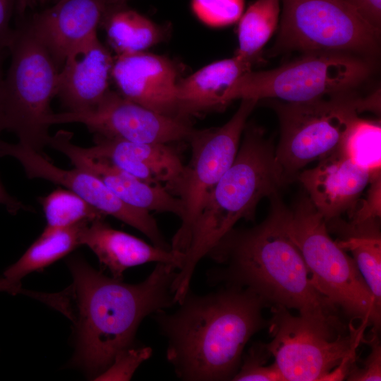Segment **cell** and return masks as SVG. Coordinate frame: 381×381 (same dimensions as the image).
<instances>
[{
    "label": "cell",
    "instance_id": "1",
    "mask_svg": "<svg viewBox=\"0 0 381 381\" xmlns=\"http://www.w3.org/2000/svg\"><path fill=\"white\" fill-rule=\"evenodd\" d=\"M73 284L49 304L75 325L76 349L73 363L96 378L112 363L116 354L132 346L143 320L176 302L171 284L177 268L159 262L137 284L109 277L74 256L68 261Z\"/></svg>",
    "mask_w": 381,
    "mask_h": 381
},
{
    "label": "cell",
    "instance_id": "2",
    "mask_svg": "<svg viewBox=\"0 0 381 381\" xmlns=\"http://www.w3.org/2000/svg\"><path fill=\"white\" fill-rule=\"evenodd\" d=\"M174 313L152 314L167 340L166 358L185 381L232 380L251 337L266 325L267 304L250 290L223 286L204 295L187 292Z\"/></svg>",
    "mask_w": 381,
    "mask_h": 381
},
{
    "label": "cell",
    "instance_id": "3",
    "mask_svg": "<svg viewBox=\"0 0 381 381\" xmlns=\"http://www.w3.org/2000/svg\"><path fill=\"white\" fill-rule=\"evenodd\" d=\"M260 224L230 231L210 251L221 267L207 272L212 285L236 286L258 295L267 305L295 309L299 314H333L338 309L314 286L305 260L286 234L278 193Z\"/></svg>",
    "mask_w": 381,
    "mask_h": 381
},
{
    "label": "cell",
    "instance_id": "4",
    "mask_svg": "<svg viewBox=\"0 0 381 381\" xmlns=\"http://www.w3.org/2000/svg\"><path fill=\"white\" fill-rule=\"evenodd\" d=\"M231 167L210 193L193 226L182 265L171 284L175 302L190 289L196 266L240 219L253 221L257 205L284 184L275 149L264 131L246 123Z\"/></svg>",
    "mask_w": 381,
    "mask_h": 381
},
{
    "label": "cell",
    "instance_id": "5",
    "mask_svg": "<svg viewBox=\"0 0 381 381\" xmlns=\"http://www.w3.org/2000/svg\"><path fill=\"white\" fill-rule=\"evenodd\" d=\"M264 344L284 381L341 380L356 358L368 324L346 325L334 314H299L272 306Z\"/></svg>",
    "mask_w": 381,
    "mask_h": 381
},
{
    "label": "cell",
    "instance_id": "6",
    "mask_svg": "<svg viewBox=\"0 0 381 381\" xmlns=\"http://www.w3.org/2000/svg\"><path fill=\"white\" fill-rule=\"evenodd\" d=\"M284 228L300 250L319 293L351 320L380 329L379 306L355 261L328 233L326 222L308 196L294 207L282 201Z\"/></svg>",
    "mask_w": 381,
    "mask_h": 381
},
{
    "label": "cell",
    "instance_id": "7",
    "mask_svg": "<svg viewBox=\"0 0 381 381\" xmlns=\"http://www.w3.org/2000/svg\"><path fill=\"white\" fill-rule=\"evenodd\" d=\"M267 100L276 112L280 138L276 160L284 184L308 164L339 150L353 120L363 111H378L377 93L366 98L356 90L304 102Z\"/></svg>",
    "mask_w": 381,
    "mask_h": 381
},
{
    "label": "cell",
    "instance_id": "8",
    "mask_svg": "<svg viewBox=\"0 0 381 381\" xmlns=\"http://www.w3.org/2000/svg\"><path fill=\"white\" fill-rule=\"evenodd\" d=\"M374 61L341 52L303 53L277 68L241 75L224 94L222 105L244 98L304 102L353 91L373 74Z\"/></svg>",
    "mask_w": 381,
    "mask_h": 381
},
{
    "label": "cell",
    "instance_id": "9",
    "mask_svg": "<svg viewBox=\"0 0 381 381\" xmlns=\"http://www.w3.org/2000/svg\"><path fill=\"white\" fill-rule=\"evenodd\" d=\"M11 63L3 90V128L20 144L42 153L50 135L47 123L53 113L59 69L28 21L16 28L9 48Z\"/></svg>",
    "mask_w": 381,
    "mask_h": 381
},
{
    "label": "cell",
    "instance_id": "10",
    "mask_svg": "<svg viewBox=\"0 0 381 381\" xmlns=\"http://www.w3.org/2000/svg\"><path fill=\"white\" fill-rule=\"evenodd\" d=\"M280 27L270 55L341 52L375 60L380 31L342 0H280Z\"/></svg>",
    "mask_w": 381,
    "mask_h": 381
},
{
    "label": "cell",
    "instance_id": "11",
    "mask_svg": "<svg viewBox=\"0 0 381 381\" xmlns=\"http://www.w3.org/2000/svg\"><path fill=\"white\" fill-rule=\"evenodd\" d=\"M258 102L241 99L236 111L224 125L194 129L189 137L191 157L171 191L183 205L181 225L171 239L173 250L184 253L187 250L193 226L210 193L235 159L247 120Z\"/></svg>",
    "mask_w": 381,
    "mask_h": 381
},
{
    "label": "cell",
    "instance_id": "12",
    "mask_svg": "<svg viewBox=\"0 0 381 381\" xmlns=\"http://www.w3.org/2000/svg\"><path fill=\"white\" fill-rule=\"evenodd\" d=\"M79 123L95 135L144 143L188 141L194 131L188 121L167 116L109 90L93 107L81 111L52 113L53 124Z\"/></svg>",
    "mask_w": 381,
    "mask_h": 381
},
{
    "label": "cell",
    "instance_id": "13",
    "mask_svg": "<svg viewBox=\"0 0 381 381\" xmlns=\"http://www.w3.org/2000/svg\"><path fill=\"white\" fill-rule=\"evenodd\" d=\"M5 156L16 159L29 179H42L61 185L106 216H112L138 230L153 245L171 248L150 212L124 203L92 173L76 167L72 169L59 168L42 153L20 143H10L0 140V157Z\"/></svg>",
    "mask_w": 381,
    "mask_h": 381
},
{
    "label": "cell",
    "instance_id": "14",
    "mask_svg": "<svg viewBox=\"0 0 381 381\" xmlns=\"http://www.w3.org/2000/svg\"><path fill=\"white\" fill-rule=\"evenodd\" d=\"M111 78L119 94L126 99L159 114L181 119L178 70L167 57L145 52L116 55Z\"/></svg>",
    "mask_w": 381,
    "mask_h": 381
},
{
    "label": "cell",
    "instance_id": "15",
    "mask_svg": "<svg viewBox=\"0 0 381 381\" xmlns=\"http://www.w3.org/2000/svg\"><path fill=\"white\" fill-rule=\"evenodd\" d=\"M72 137L71 132L60 130L51 135L48 145L65 155L74 167L95 175L126 205L150 212H167L181 217L180 199L164 186L143 181L104 159L88 155L83 147L73 143Z\"/></svg>",
    "mask_w": 381,
    "mask_h": 381
},
{
    "label": "cell",
    "instance_id": "16",
    "mask_svg": "<svg viewBox=\"0 0 381 381\" xmlns=\"http://www.w3.org/2000/svg\"><path fill=\"white\" fill-rule=\"evenodd\" d=\"M370 173L353 162L339 148L298 173V179L325 222L350 215L370 180Z\"/></svg>",
    "mask_w": 381,
    "mask_h": 381
},
{
    "label": "cell",
    "instance_id": "17",
    "mask_svg": "<svg viewBox=\"0 0 381 381\" xmlns=\"http://www.w3.org/2000/svg\"><path fill=\"white\" fill-rule=\"evenodd\" d=\"M111 0H57L28 20L59 69L77 46L97 35Z\"/></svg>",
    "mask_w": 381,
    "mask_h": 381
},
{
    "label": "cell",
    "instance_id": "18",
    "mask_svg": "<svg viewBox=\"0 0 381 381\" xmlns=\"http://www.w3.org/2000/svg\"><path fill=\"white\" fill-rule=\"evenodd\" d=\"M114 58L97 35L75 47L66 57L57 81L56 96L68 111L96 105L110 90Z\"/></svg>",
    "mask_w": 381,
    "mask_h": 381
},
{
    "label": "cell",
    "instance_id": "19",
    "mask_svg": "<svg viewBox=\"0 0 381 381\" xmlns=\"http://www.w3.org/2000/svg\"><path fill=\"white\" fill-rule=\"evenodd\" d=\"M83 150L143 181L163 185L170 193L184 168L179 152L170 143H135L95 135L94 145Z\"/></svg>",
    "mask_w": 381,
    "mask_h": 381
},
{
    "label": "cell",
    "instance_id": "20",
    "mask_svg": "<svg viewBox=\"0 0 381 381\" xmlns=\"http://www.w3.org/2000/svg\"><path fill=\"white\" fill-rule=\"evenodd\" d=\"M80 244L89 247L113 277L122 279L128 268L148 262L171 264L179 270L184 254L149 244L112 228L104 219L88 222L80 234Z\"/></svg>",
    "mask_w": 381,
    "mask_h": 381
},
{
    "label": "cell",
    "instance_id": "21",
    "mask_svg": "<svg viewBox=\"0 0 381 381\" xmlns=\"http://www.w3.org/2000/svg\"><path fill=\"white\" fill-rule=\"evenodd\" d=\"M255 61L237 55L209 64L177 84L179 114L181 119L222 107L226 90L251 70Z\"/></svg>",
    "mask_w": 381,
    "mask_h": 381
},
{
    "label": "cell",
    "instance_id": "22",
    "mask_svg": "<svg viewBox=\"0 0 381 381\" xmlns=\"http://www.w3.org/2000/svg\"><path fill=\"white\" fill-rule=\"evenodd\" d=\"M380 219L361 223L345 222L339 217L327 222L340 239L337 244L350 251L365 283L381 306V235Z\"/></svg>",
    "mask_w": 381,
    "mask_h": 381
},
{
    "label": "cell",
    "instance_id": "23",
    "mask_svg": "<svg viewBox=\"0 0 381 381\" xmlns=\"http://www.w3.org/2000/svg\"><path fill=\"white\" fill-rule=\"evenodd\" d=\"M101 25L116 55L145 52L160 42L164 36L159 25L123 4L110 8Z\"/></svg>",
    "mask_w": 381,
    "mask_h": 381
},
{
    "label": "cell",
    "instance_id": "24",
    "mask_svg": "<svg viewBox=\"0 0 381 381\" xmlns=\"http://www.w3.org/2000/svg\"><path fill=\"white\" fill-rule=\"evenodd\" d=\"M88 222H90L64 228L45 227L25 253L6 269L4 277L13 282H20L27 274L41 270L64 257L81 245V231Z\"/></svg>",
    "mask_w": 381,
    "mask_h": 381
},
{
    "label": "cell",
    "instance_id": "25",
    "mask_svg": "<svg viewBox=\"0 0 381 381\" xmlns=\"http://www.w3.org/2000/svg\"><path fill=\"white\" fill-rule=\"evenodd\" d=\"M280 0H256L238 20V47L235 55L255 61L275 32L280 13Z\"/></svg>",
    "mask_w": 381,
    "mask_h": 381
},
{
    "label": "cell",
    "instance_id": "26",
    "mask_svg": "<svg viewBox=\"0 0 381 381\" xmlns=\"http://www.w3.org/2000/svg\"><path fill=\"white\" fill-rule=\"evenodd\" d=\"M340 149L353 162L370 174L380 171V121L357 116L350 125Z\"/></svg>",
    "mask_w": 381,
    "mask_h": 381
},
{
    "label": "cell",
    "instance_id": "27",
    "mask_svg": "<svg viewBox=\"0 0 381 381\" xmlns=\"http://www.w3.org/2000/svg\"><path fill=\"white\" fill-rule=\"evenodd\" d=\"M47 228H64L107 216L71 190L59 188L39 198Z\"/></svg>",
    "mask_w": 381,
    "mask_h": 381
},
{
    "label": "cell",
    "instance_id": "28",
    "mask_svg": "<svg viewBox=\"0 0 381 381\" xmlns=\"http://www.w3.org/2000/svg\"><path fill=\"white\" fill-rule=\"evenodd\" d=\"M270 356L264 344H254L243 356L239 370L232 380L284 381L274 363L270 365H265Z\"/></svg>",
    "mask_w": 381,
    "mask_h": 381
},
{
    "label": "cell",
    "instance_id": "29",
    "mask_svg": "<svg viewBox=\"0 0 381 381\" xmlns=\"http://www.w3.org/2000/svg\"><path fill=\"white\" fill-rule=\"evenodd\" d=\"M197 18L211 27H224L239 20L243 12L244 0H191Z\"/></svg>",
    "mask_w": 381,
    "mask_h": 381
},
{
    "label": "cell",
    "instance_id": "30",
    "mask_svg": "<svg viewBox=\"0 0 381 381\" xmlns=\"http://www.w3.org/2000/svg\"><path fill=\"white\" fill-rule=\"evenodd\" d=\"M152 353V349L149 346L128 347L116 354L111 365L96 380H130L137 368Z\"/></svg>",
    "mask_w": 381,
    "mask_h": 381
},
{
    "label": "cell",
    "instance_id": "31",
    "mask_svg": "<svg viewBox=\"0 0 381 381\" xmlns=\"http://www.w3.org/2000/svg\"><path fill=\"white\" fill-rule=\"evenodd\" d=\"M378 330L372 328L371 337L366 341L370 347V352L361 362V366L355 364L354 361L351 363L345 377L347 380H381V345L378 337Z\"/></svg>",
    "mask_w": 381,
    "mask_h": 381
},
{
    "label": "cell",
    "instance_id": "32",
    "mask_svg": "<svg viewBox=\"0 0 381 381\" xmlns=\"http://www.w3.org/2000/svg\"><path fill=\"white\" fill-rule=\"evenodd\" d=\"M381 174L370 176L367 195L358 202L356 209L349 215V222L361 223L371 219H380L381 215Z\"/></svg>",
    "mask_w": 381,
    "mask_h": 381
},
{
    "label": "cell",
    "instance_id": "33",
    "mask_svg": "<svg viewBox=\"0 0 381 381\" xmlns=\"http://www.w3.org/2000/svg\"><path fill=\"white\" fill-rule=\"evenodd\" d=\"M17 0H0V51H8L15 37L16 29L11 26V17Z\"/></svg>",
    "mask_w": 381,
    "mask_h": 381
},
{
    "label": "cell",
    "instance_id": "34",
    "mask_svg": "<svg viewBox=\"0 0 381 381\" xmlns=\"http://www.w3.org/2000/svg\"><path fill=\"white\" fill-rule=\"evenodd\" d=\"M377 30H381V0H342Z\"/></svg>",
    "mask_w": 381,
    "mask_h": 381
},
{
    "label": "cell",
    "instance_id": "35",
    "mask_svg": "<svg viewBox=\"0 0 381 381\" xmlns=\"http://www.w3.org/2000/svg\"><path fill=\"white\" fill-rule=\"evenodd\" d=\"M0 204L6 207L8 212L11 214H16L20 210H27L28 208L20 201L13 197L4 188L0 180Z\"/></svg>",
    "mask_w": 381,
    "mask_h": 381
},
{
    "label": "cell",
    "instance_id": "36",
    "mask_svg": "<svg viewBox=\"0 0 381 381\" xmlns=\"http://www.w3.org/2000/svg\"><path fill=\"white\" fill-rule=\"evenodd\" d=\"M0 292H6L11 294H25L27 291L23 289L20 282H13L5 277H0Z\"/></svg>",
    "mask_w": 381,
    "mask_h": 381
},
{
    "label": "cell",
    "instance_id": "37",
    "mask_svg": "<svg viewBox=\"0 0 381 381\" xmlns=\"http://www.w3.org/2000/svg\"><path fill=\"white\" fill-rule=\"evenodd\" d=\"M6 50L0 51V132L4 130L3 128V90H4V73L3 71V63L5 59V54Z\"/></svg>",
    "mask_w": 381,
    "mask_h": 381
},
{
    "label": "cell",
    "instance_id": "38",
    "mask_svg": "<svg viewBox=\"0 0 381 381\" xmlns=\"http://www.w3.org/2000/svg\"><path fill=\"white\" fill-rule=\"evenodd\" d=\"M47 0H17L16 10L20 14H23L28 8L42 4Z\"/></svg>",
    "mask_w": 381,
    "mask_h": 381
},
{
    "label": "cell",
    "instance_id": "39",
    "mask_svg": "<svg viewBox=\"0 0 381 381\" xmlns=\"http://www.w3.org/2000/svg\"><path fill=\"white\" fill-rule=\"evenodd\" d=\"M57 1V0H54V1Z\"/></svg>",
    "mask_w": 381,
    "mask_h": 381
}]
</instances>
